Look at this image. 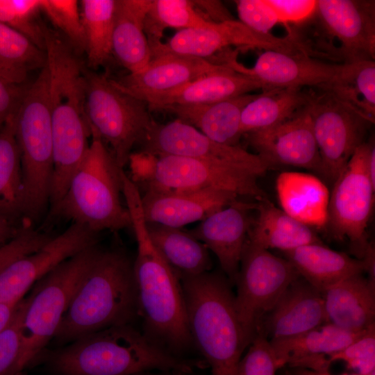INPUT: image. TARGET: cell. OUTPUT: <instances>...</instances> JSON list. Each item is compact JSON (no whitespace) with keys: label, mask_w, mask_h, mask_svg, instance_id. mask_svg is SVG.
<instances>
[{"label":"cell","mask_w":375,"mask_h":375,"mask_svg":"<svg viewBox=\"0 0 375 375\" xmlns=\"http://www.w3.org/2000/svg\"><path fill=\"white\" fill-rule=\"evenodd\" d=\"M123 195L138 244L133 270L138 292L139 318L143 334L153 343L180 358L197 352L188 328L180 280L149 237L141 194L129 180Z\"/></svg>","instance_id":"1"},{"label":"cell","mask_w":375,"mask_h":375,"mask_svg":"<svg viewBox=\"0 0 375 375\" xmlns=\"http://www.w3.org/2000/svg\"><path fill=\"white\" fill-rule=\"evenodd\" d=\"M56 375H135L144 372H192L207 366L201 358L177 357L151 342L133 324L85 335L49 356Z\"/></svg>","instance_id":"2"},{"label":"cell","mask_w":375,"mask_h":375,"mask_svg":"<svg viewBox=\"0 0 375 375\" xmlns=\"http://www.w3.org/2000/svg\"><path fill=\"white\" fill-rule=\"evenodd\" d=\"M139 318L133 262L120 248L101 249L63 315L53 339L67 344Z\"/></svg>","instance_id":"3"},{"label":"cell","mask_w":375,"mask_h":375,"mask_svg":"<svg viewBox=\"0 0 375 375\" xmlns=\"http://www.w3.org/2000/svg\"><path fill=\"white\" fill-rule=\"evenodd\" d=\"M190 333L212 375H238L247 347L232 284L222 271L180 279Z\"/></svg>","instance_id":"4"},{"label":"cell","mask_w":375,"mask_h":375,"mask_svg":"<svg viewBox=\"0 0 375 375\" xmlns=\"http://www.w3.org/2000/svg\"><path fill=\"white\" fill-rule=\"evenodd\" d=\"M301 53L334 64L375 58V2L317 0L313 13L288 27Z\"/></svg>","instance_id":"5"},{"label":"cell","mask_w":375,"mask_h":375,"mask_svg":"<svg viewBox=\"0 0 375 375\" xmlns=\"http://www.w3.org/2000/svg\"><path fill=\"white\" fill-rule=\"evenodd\" d=\"M123 168L99 139L93 138L68 188L47 220H72L100 233L131 227V217L121 199Z\"/></svg>","instance_id":"6"},{"label":"cell","mask_w":375,"mask_h":375,"mask_svg":"<svg viewBox=\"0 0 375 375\" xmlns=\"http://www.w3.org/2000/svg\"><path fill=\"white\" fill-rule=\"evenodd\" d=\"M13 121L21 160L24 219L34 224L47 215L53 174L47 64L35 81L26 85Z\"/></svg>","instance_id":"7"},{"label":"cell","mask_w":375,"mask_h":375,"mask_svg":"<svg viewBox=\"0 0 375 375\" xmlns=\"http://www.w3.org/2000/svg\"><path fill=\"white\" fill-rule=\"evenodd\" d=\"M98 244L65 260L40 279L25 298L21 321L22 370L53 339L76 291L101 251Z\"/></svg>","instance_id":"8"},{"label":"cell","mask_w":375,"mask_h":375,"mask_svg":"<svg viewBox=\"0 0 375 375\" xmlns=\"http://www.w3.org/2000/svg\"><path fill=\"white\" fill-rule=\"evenodd\" d=\"M85 112L90 135L100 140L123 168L153 120L148 106L119 90L105 74L85 70Z\"/></svg>","instance_id":"9"},{"label":"cell","mask_w":375,"mask_h":375,"mask_svg":"<svg viewBox=\"0 0 375 375\" xmlns=\"http://www.w3.org/2000/svg\"><path fill=\"white\" fill-rule=\"evenodd\" d=\"M299 276L288 260L247 240L235 283V301L247 347L258 333L265 317Z\"/></svg>","instance_id":"10"},{"label":"cell","mask_w":375,"mask_h":375,"mask_svg":"<svg viewBox=\"0 0 375 375\" xmlns=\"http://www.w3.org/2000/svg\"><path fill=\"white\" fill-rule=\"evenodd\" d=\"M372 144L365 142L356 149L334 181L328 203L326 226L335 238L349 240L358 259L369 244L367 228L374 201L375 187L367 171Z\"/></svg>","instance_id":"11"},{"label":"cell","mask_w":375,"mask_h":375,"mask_svg":"<svg viewBox=\"0 0 375 375\" xmlns=\"http://www.w3.org/2000/svg\"><path fill=\"white\" fill-rule=\"evenodd\" d=\"M308 110L322 175L334 183L356 149L365 142L367 132L374 122L319 89H312Z\"/></svg>","instance_id":"12"},{"label":"cell","mask_w":375,"mask_h":375,"mask_svg":"<svg viewBox=\"0 0 375 375\" xmlns=\"http://www.w3.org/2000/svg\"><path fill=\"white\" fill-rule=\"evenodd\" d=\"M144 190L190 191L216 189L256 199L265 197L257 175L220 161L175 156H157Z\"/></svg>","instance_id":"13"},{"label":"cell","mask_w":375,"mask_h":375,"mask_svg":"<svg viewBox=\"0 0 375 375\" xmlns=\"http://www.w3.org/2000/svg\"><path fill=\"white\" fill-rule=\"evenodd\" d=\"M141 151L156 156H175L212 160L245 169L258 176L272 167L260 156L240 146L217 142L179 119L159 124L154 120L138 143Z\"/></svg>","instance_id":"14"},{"label":"cell","mask_w":375,"mask_h":375,"mask_svg":"<svg viewBox=\"0 0 375 375\" xmlns=\"http://www.w3.org/2000/svg\"><path fill=\"white\" fill-rule=\"evenodd\" d=\"M99 234L72 223L37 251L10 264L0 272V303L19 302L33 284L59 264L98 244Z\"/></svg>","instance_id":"15"},{"label":"cell","mask_w":375,"mask_h":375,"mask_svg":"<svg viewBox=\"0 0 375 375\" xmlns=\"http://www.w3.org/2000/svg\"><path fill=\"white\" fill-rule=\"evenodd\" d=\"M231 46L299 53L297 44L288 35L279 38L271 33H258L236 19L213 23L206 28L180 30L167 42H161L150 51L151 58L175 53L210 60Z\"/></svg>","instance_id":"16"},{"label":"cell","mask_w":375,"mask_h":375,"mask_svg":"<svg viewBox=\"0 0 375 375\" xmlns=\"http://www.w3.org/2000/svg\"><path fill=\"white\" fill-rule=\"evenodd\" d=\"M224 64L236 72L251 76L266 90L275 88L317 89L328 83L344 64H334L301 53L265 50L254 66L247 68L238 62L236 55L228 53Z\"/></svg>","instance_id":"17"},{"label":"cell","mask_w":375,"mask_h":375,"mask_svg":"<svg viewBox=\"0 0 375 375\" xmlns=\"http://www.w3.org/2000/svg\"><path fill=\"white\" fill-rule=\"evenodd\" d=\"M308 106L283 122L244 135L248 144L271 167L289 165L322 175V160Z\"/></svg>","instance_id":"18"},{"label":"cell","mask_w":375,"mask_h":375,"mask_svg":"<svg viewBox=\"0 0 375 375\" xmlns=\"http://www.w3.org/2000/svg\"><path fill=\"white\" fill-rule=\"evenodd\" d=\"M257 203L235 199L211 214L188 233L217 256L222 271L235 285L242 251L253 224Z\"/></svg>","instance_id":"19"},{"label":"cell","mask_w":375,"mask_h":375,"mask_svg":"<svg viewBox=\"0 0 375 375\" xmlns=\"http://www.w3.org/2000/svg\"><path fill=\"white\" fill-rule=\"evenodd\" d=\"M230 67L212 60L175 53L152 58L142 71L111 79L121 91L137 99L177 90L210 74Z\"/></svg>","instance_id":"20"},{"label":"cell","mask_w":375,"mask_h":375,"mask_svg":"<svg viewBox=\"0 0 375 375\" xmlns=\"http://www.w3.org/2000/svg\"><path fill=\"white\" fill-rule=\"evenodd\" d=\"M238 197L233 192L211 188L190 191L147 190L141 194V202L147 223L181 228L203 221Z\"/></svg>","instance_id":"21"},{"label":"cell","mask_w":375,"mask_h":375,"mask_svg":"<svg viewBox=\"0 0 375 375\" xmlns=\"http://www.w3.org/2000/svg\"><path fill=\"white\" fill-rule=\"evenodd\" d=\"M327 322L322 292L300 276L286 288L265 317L258 333L268 340L284 339Z\"/></svg>","instance_id":"22"},{"label":"cell","mask_w":375,"mask_h":375,"mask_svg":"<svg viewBox=\"0 0 375 375\" xmlns=\"http://www.w3.org/2000/svg\"><path fill=\"white\" fill-rule=\"evenodd\" d=\"M262 89L264 85L255 78L236 72L231 68L208 74L177 90L149 94L140 99L149 109L158 110L169 105H200L215 103Z\"/></svg>","instance_id":"23"},{"label":"cell","mask_w":375,"mask_h":375,"mask_svg":"<svg viewBox=\"0 0 375 375\" xmlns=\"http://www.w3.org/2000/svg\"><path fill=\"white\" fill-rule=\"evenodd\" d=\"M257 95L248 93L207 104L169 105L158 110L176 115L217 142L240 146L242 112Z\"/></svg>","instance_id":"24"},{"label":"cell","mask_w":375,"mask_h":375,"mask_svg":"<svg viewBox=\"0 0 375 375\" xmlns=\"http://www.w3.org/2000/svg\"><path fill=\"white\" fill-rule=\"evenodd\" d=\"M322 294L328 322L354 332L374 324L375 282L363 274L349 276Z\"/></svg>","instance_id":"25"},{"label":"cell","mask_w":375,"mask_h":375,"mask_svg":"<svg viewBox=\"0 0 375 375\" xmlns=\"http://www.w3.org/2000/svg\"><path fill=\"white\" fill-rule=\"evenodd\" d=\"M281 209L308 227L321 229L327 224L330 192L317 176L284 172L276 182Z\"/></svg>","instance_id":"26"},{"label":"cell","mask_w":375,"mask_h":375,"mask_svg":"<svg viewBox=\"0 0 375 375\" xmlns=\"http://www.w3.org/2000/svg\"><path fill=\"white\" fill-rule=\"evenodd\" d=\"M152 0H116L112 55L130 74L138 73L151 56L144 22Z\"/></svg>","instance_id":"27"},{"label":"cell","mask_w":375,"mask_h":375,"mask_svg":"<svg viewBox=\"0 0 375 375\" xmlns=\"http://www.w3.org/2000/svg\"><path fill=\"white\" fill-rule=\"evenodd\" d=\"M299 275L320 292L355 274H363L361 259L333 250L322 244H310L283 252Z\"/></svg>","instance_id":"28"},{"label":"cell","mask_w":375,"mask_h":375,"mask_svg":"<svg viewBox=\"0 0 375 375\" xmlns=\"http://www.w3.org/2000/svg\"><path fill=\"white\" fill-rule=\"evenodd\" d=\"M367 329L354 332L327 322L298 335L269 342L278 369L286 365L297 368L310 358L343 349Z\"/></svg>","instance_id":"29"},{"label":"cell","mask_w":375,"mask_h":375,"mask_svg":"<svg viewBox=\"0 0 375 375\" xmlns=\"http://www.w3.org/2000/svg\"><path fill=\"white\" fill-rule=\"evenodd\" d=\"M258 201V216L247 238L251 244L285 252L306 244L323 243L312 228L275 206L266 197Z\"/></svg>","instance_id":"30"},{"label":"cell","mask_w":375,"mask_h":375,"mask_svg":"<svg viewBox=\"0 0 375 375\" xmlns=\"http://www.w3.org/2000/svg\"><path fill=\"white\" fill-rule=\"evenodd\" d=\"M147 224L151 240L179 280L211 270L209 249L188 232Z\"/></svg>","instance_id":"31"},{"label":"cell","mask_w":375,"mask_h":375,"mask_svg":"<svg viewBox=\"0 0 375 375\" xmlns=\"http://www.w3.org/2000/svg\"><path fill=\"white\" fill-rule=\"evenodd\" d=\"M312 89L275 88L258 94L242 112L243 136L273 126L297 115L309 105Z\"/></svg>","instance_id":"32"},{"label":"cell","mask_w":375,"mask_h":375,"mask_svg":"<svg viewBox=\"0 0 375 375\" xmlns=\"http://www.w3.org/2000/svg\"><path fill=\"white\" fill-rule=\"evenodd\" d=\"M317 89L330 93L374 123V60L344 64L334 78Z\"/></svg>","instance_id":"33"},{"label":"cell","mask_w":375,"mask_h":375,"mask_svg":"<svg viewBox=\"0 0 375 375\" xmlns=\"http://www.w3.org/2000/svg\"><path fill=\"white\" fill-rule=\"evenodd\" d=\"M14 115L0 130V216L24 221L22 173Z\"/></svg>","instance_id":"34"},{"label":"cell","mask_w":375,"mask_h":375,"mask_svg":"<svg viewBox=\"0 0 375 375\" xmlns=\"http://www.w3.org/2000/svg\"><path fill=\"white\" fill-rule=\"evenodd\" d=\"M47 64L44 50L19 31L0 24V78L22 85L29 73Z\"/></svg>","instance_id":"35"},{"label":"cell","mask_w":375,"mask_h":375,"mask_svg":"<svg viewBox=\"0 0 375 375\" xmlns=\"http://www.w3.org/2000/svg\"><path fill=\"white\" fill-rule=\"evenodd\" d=\"M116 0H82L80 14L88 65L98 67L112 55V33Z\"/></svg>","instance_id":"36"},{"label":"cell","mask_w":375,"mask_h":375,"mask_svg":"<svg viewBox=\"0 0 375 375\" xmlns=\"http://www.w3.org/2000/svg\"><path fill=\"white\" fill-rule=\"evenodd\" d=\"M212 24L196 10L192 1L152 0L144 30L151 49L162 42L163 33L167 28H206Z\"/></svg>","instance_id":"37"},{"label":"cell","mask_w":375,"mask_h":375,"mask_svg":"<svg viewBox=\"0 0 375 375\" xmlns=\"http://www.w3.org/2000/svg\"><path fill=\"white\" fill-rule=\"evenodd\" d=\"M40 10L65 36L74 51H85V35L78 1L41 0Z\"/></svg>","instance_id":"38"},{"label":"cell","mask_w":375,"mask_h":375,"mask_svg":"<svg viewBox=\"0 0 375 375\" xmlns=\"http://www.w3.org/2000/svg\"><path fill=\"white\" fill-rule=\"evenodd\" d=\"M40 5L41 0H0V24L19 31L44 50L43 26L35 21Z\"/></svg>","instance_id":"39"},{"label":"cell","mask_w":375,"mask_h":375,"mask_svg":"<svg viewBox=\"0 0 375 375\" xmlns=\"http://www.w3.org/2000/svg\"><path fill=\"white\" fill-rule=\"evenodd\" d=\"M328 362L343 361L347 369L360 375L375 370V326L343 349L327 356Z\"/></svg>","instance_id":"40"},{"label":"cell","mask_w":375,"mask_h":375,"mask_svg":"<svg viewBox=\"0 0 375 375\" xmlns=\"http://www.w3.org/2000/svg\"><path fill=\"white\" fill-rule=\"evenodd\" d=\"M53 237L36 229L31 222L24 221L18 233L0 246V272L17 259L37 251Z\"/></svg>","instance_id":"41"},{"label":"cell","mask_w":375,"mask_h":375,"mask_svg":"<svg viewBox=\"0 0 375 375\" xmlns=\"http://www.w3.org/2000/svg\"><path fill=\"white\" fill-rule=\"evenodd\" d=\"M24 297L9 325L0 333V375H16L22 369L19 362L21 349V321L24 306Z\"/></svg>","instance_id":"42"},{"label":"cell","mask_w":375,"mask_h":375,"mask_svg":"<svg viewBox=\"0 0 375 375\" xmlns=\"http://www.w3.org/2000/svg\"><path fill=\"white\" fill-rule=\"evenodd\" d=\"M278 369L274 353L269 340L258 333L242 357L238 375H276Z\"/></svg>","instance_id":"43"},{"label":"cell","mask_w":375,"mask_h":375,"mask_svg":"<svg viewBox=\"0 0 375 375\" xmlns=\"http://www.w3.org/2000/svg\"><path fill=\"white\" fill-rule=\"evenodd\" d=\"M240 21L260 33H269L278 23L276 15L265 0L235 1Z\"/></svg>","instance_id":"44"},{"label":"cell","mask_w":375,"mask_h":375,"mask_svg":"<svg viewBox=\"0 0 375 375\" xmlns=\"http://www.w3.org/2000/svg\"><path fill=\"white\" fill-rule=\"evenodd\" d=\"M272 8L278 23L298 24L308 19L315 11V0H265Z\"/></svg>","instance_id":"45"},{"label":"cell","mask_w":375,"mask_h":375,"mask_svg":"<svg viewBox=\"0 0 375 375\" xmlns=\"http://www.w3.org/2000/svg\"><path fill=\"white\" fill-rule=\"evenodd\" d=\"M26 85L12 84L0 78V130L15 113Z\"/></svg>","instance_id":"46"},{"label":"cell","mask_w":375,"mask_h":375,"mask_svg":"<svg viewBox=\"0 0 375 375\" xmlns=\"http://www.w3.org/2000/svg\"><path fill=\"white\" fill-rule=\"evenodd\" d=\"M192 1L196 10L204 12L210 18L209 21L211 22L221 23L235 19L220 1L197 0Z\"/></svg>","instance_id":"47"},{"label":"cell","mask_w":375,"mask_h":375,"mask_svg":"<svg viewBox=\"0 0 375 375\" xmlns=\"http://www.w3.org/2000/svg\"><path fill=\"white\" fill-rule=\"evenodd\" d=\"M21 227L22 224L17 225L16 221L0 216V246L15 237Z\"/></svg>","instance_id":"48"},{"label":"cell","mask_w":375,"mask_h":375,"mask_svg":"<svg viewBox=\"0 0 375 375\" xmlns=\"http://www.w3.org/2000/svg\"><path fill=\"white\" fill-rule=\"evenodd\" d=\"M364 266V272H367L368 278L375 282V249L372 242H369L363 257L361 258Z\"/></svg>","instance_id":"49"},{"label":"cell","mask_w":375,"mask_h":375,"mask_svg":"<svg viewBox=\"0 0 375 375\" xmlns=\"http://www.w3.org/2000/svg\"><path fill=\"white\" fill-rule=\"evenodd\" d=\"M21 300L17 303H0V333L4 330L12 320Z\"/></svg>","instance_id":"50"},{"label":"cell","mask_w":375,"mask_h":375,"mask_svg":"<svg viewBox=\"0 0 375 375\" xmlns=\"http://www.w3.org/2000/svg\"><path fill=\"white\" fill-rule=\"evenodd\" d=\"M367 171L370 181L375 187V147L374 142L371 146L367 158Z\"/></svg>","instance_id":"51"},{"label":"cell","mask_w":375,"mask_h":375,"mask_svg":"<svg viewBox=\"0 0 375 375\" xmlns=\"http://www.w3.org/2000/svg\"><path fill=\"white\" fill-rule=\"evenodd\" d=\"M195 371L192 372H185V371H178V370H168V371H160V370H153V371H147L136 374L135 375H197L194 372Z\"/></svg>","instance_id":"52"},{"label":"cell","mask_w":375,"mask_h":375,"mask_svg":"<svg viewBox=\"0 0 375 375\" xmlns=\"http://www.w3.org/2000/svg\"><path fill=\"white\" fill-rule=\"evenodd\" d=\"M287 375H333L328 372H315L303 368H292ZM340 375H360L358 374H342Z\"/></svg>","instance_id":"53"},{"label":"cell","mask_w":375,"mask_h":375,"mask_svg":"<svg viewBox=\"0 0 375 375\" xmlns=\"http://www.w3.org/2000/svg\"><path fill=\"white\" fill-rule=\"evenodd\" d=\"M16 375H27L26 373L24 371L20 372Z\"/></svg>","instance_id":"54"},{"label":"cell","mask_w":375,"mask_h":375,"mask_svg":"<svg viewBox=\"0 0 375 375\" xmlns=\"http://www.w3.org/2000/svg\"><path fill=\"white\" fill-rule=\"evenodd\" d=\"M366 375H375V370L374 371H372V372L366 374Z\"/></svg>","instance_id":"55"}]
</instances>
